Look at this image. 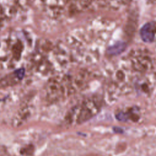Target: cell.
Segmentation results:
<instances>
[{
	"label": "cell",
	"instance_id": "obj_3",
	"mask_svg": "<svg viewBox=\"0 0 156 156\" xmlns=\"http://www.w3.org/2000/svg\"><path fill=\"white\" fill-rule=\"evenodd\" d=\"M141 37L145 42H151L154 39V32L150 24H146L141 29Z\"/></svg>",
	"mask_w": 156,
	"mask_h": 156
},
{
	"label": "cell",
	"instance_id": "obj_2",
	"mask_svg": "<svg viewBox=\"0 0 156 156\" xmlns=\"http://www.w3.org/2000/svg\"><path fill=\"white\" fill-rule=\"evenodd\" d=\"M116 118L120 121H127L132 120L133 121H137L139 119V115L134 112H119L116 114Z\"/></svg>",
	"mask_w": 156,
	"mask_h": 156
},
{
	"label": "cell",
	"instance_id": "obj_4",
	"mask_svg": "<svg viewBox=\"0 0 156 156\" xmlns=\"http://www.w3.org/2000/svg\"><path fill=\"white\" fill-rule=\"evenodd\" d=\"M15 73L16 74V76L18 77V79H21L24 76L25 71H24V69L23 68H21V69H19L16 70Z\"/></svg>",
	"mask_w": 156,
	"mask_h": 156
},
{
	"label": "cell",
	"instance_id": "obj_1",
	"mask_svg": "<svg viewBox=\"0 0 156 156\" xmlns=\"http://www.w3.org/2000/svg\"><path fill=\"white\" fill-rule=\"evenodd\" d=\"M99 110V106L93 101H87L76 108L69 117L71 121L77 124H82L88 121L96 115Z\"/></svg>",
	"mask_w": 156,
	"mask_h": 156
},
{
	"label": "cell",
	"instance_id": "obj_5",
	"mask_svg": "<svg viewBox=\"0 0 156 156\" xmlns=\"http://www.w3.org/2000/svg\"><path fill=\"white\" fill-rule=\"evenodd\" d=\"M113 130L115 131V132H116V133H122L123 132L122 129L117 127H113Z\"/></svg>",
	"mask_w": 156,
	"mask_h": 156
}]
</instances>
